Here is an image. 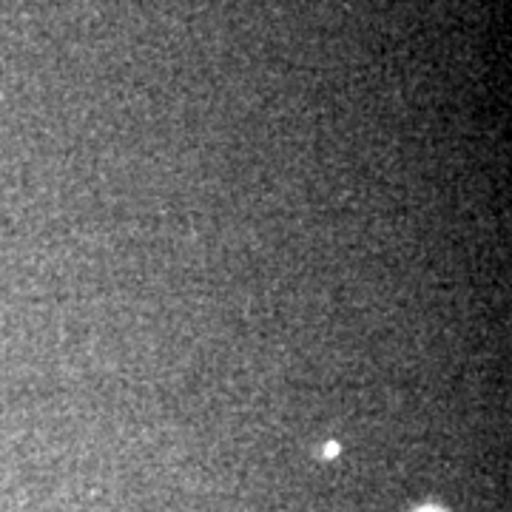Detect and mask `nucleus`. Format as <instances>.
I'll return each mask as SVG.
<instances>
[{"label":"nucleus","mask_w":512,"mask_h":512,"mask_svg":"<svg viewBox=\"0 0 512 512\" xmlns=\"http://www.w3.org/2000/svg\"><path fill=\"white\" fill-rule=\"evenodd\" d=\"M419 512H444V510H439V507H424V510H419Z\"/></svg>","instance_id":"obj_1"}]
</instances>
